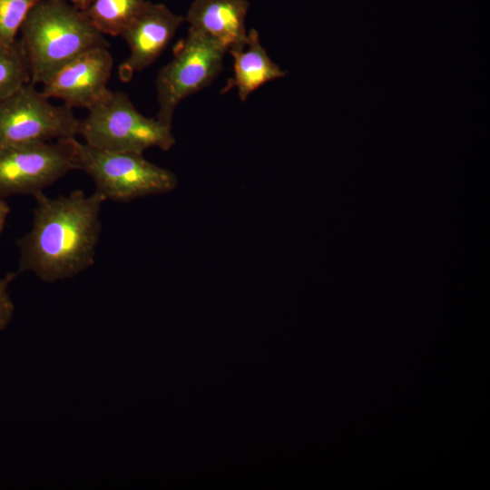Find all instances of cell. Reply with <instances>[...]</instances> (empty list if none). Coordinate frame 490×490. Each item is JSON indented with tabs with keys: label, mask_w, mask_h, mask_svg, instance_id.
Returning a JSON list of instances; mask_svg holds the SVG:
<instances>
[{
	"label": "cell",
	"mask_w": 490,
	"mask_h": 490,
	"mask_svg": "<svg viewBox=\"0 0 490 490\" xmlns=\"http://www.w3.org/2000/svg\"><path fill=\"white\" fill-rule=\"evenodd\" d=\"M77 169L93 181L95 191L106 201L167 193L178 184L176 175L143 157V153L111 152L73 139Z\"/></svg>",
	"instance_id": "277c9868"
},
{
	"label": "cell",
	"mask_w": 490,
	"mask_h": 490,
	"mask_svg": "<svg viewBox=\"0 0 490 490\" xmlns=\"http://www.w3.org/2000/svg\"><path fill=\"white\" fill-rule=\"evenodd\" d=\"M183 22L182 15L172 13L165 5L146 1L120 35L128 44L130 54L119 67V77L127 82L152 64Z\"/></svg>",
	"instance_id": "9c48e42d"
},
{
	"label": "cell",
	"mask_w": 490,
	"mask_h": 490,
	"mask_svg": "<svg viewBox=\"0 0 490 490\" xmlns=\"http://www.w3.org/2000/svg\"><path fill=\"white\" fill-rule=\"evenodd\" d=\"M30 230L16 242L18 274L33 272L44 282H56L91 268L96 256L106 200L97 191L74 190L66 195L34 196Z\"/></svg>",
	"instance_id": "6da1fadb"
},
{
	"label": "cell",
	"mask_w": 490,
	"mask_h": 490,
	"mask_svg": "<svg viewBox=\"0 0 490 490\" xmlns=\"http://www.w3.org/2000/svg\"><path fill=\"white\" fill-rule=\"evenodd\" d=\"M31 83L30 71L19 41L0 45V101Z\"/></svg>",
	"instance_id": "4fadbf2b"
},
{
	"label": "cell",
	"mask_w": 490,
	"mask_h": 490,
	"mask_svg": "<svg viewBox=\"0 0 490 490\" xmlns=\"http://www.w3.org/2000/svg\"><path fill=\"white\" fill-rule=\"evenodd\" d=\"M230 54L233 57V76L228 80L221 93L236 89L242 102L263 84L283 78L288 74L271 60L255 29L248 32L246 45Z\"/></svg>",
	"instance_id": "8fae6325"
},
{
	"label": "cell",
	"mask_w": 490,
	"mask_h": 490,
	"mask_svg": "<svg viewBox=\"0 0 490 490\" xmlns=\"http://www.w3.org/2000/svg\"><path fill=\"white\" fill-rule=\"evenodd\" d=\"M17 275V272H11L0 278V332L13 317L14 304L8 293V287Z\"/></svg>",
	"instance_id": "9a60e30c"
},
{
	"label": "cell",
	"mask_w": 490,
	"mask_h": 490,
	"mask_svg": "<svg viewBox=\"0 0 490 490\" xmlns=\"http://www.w3.org/2000/svg\"><path fill=\"white\" fill-rule=\"evenodd\" d=\"M113 58L108 46L88 50L56 71L42 85L47 98L63 101L70 108L90 109L111 91L108 82Z\"/></svg>",
	"instance_id": "ba28073f"
},
{
	"label": "cell",
	"mask_w": 490,
	"mask_h": 490,
	"mask_svg": "<svg viewBox=\"0 0 490 490\" xmlns=\"http://www.w3.org/2000/svg\"><path fill=\"white\" fill-rule=\"evenodd\" d=\"M226 52L207 36L188 30L173 58L158 73L156 118L172 126L175 109L186 97L209 86L220 74Z\"/></svg>",
	"instance_id": "5b68a950"
},
{
	"label": "cell",
	"mask_w": 490,
	"mask_h": 490,
	"mask_svg": "<svg viewBox=\"0 0 490 490\" xmlns=\"http://www.w3.org/2000/svg\"><path fill=\"white\" fill-rule=\"evenodd\" d=\"M146 0H92L83 12L103 35L120 36Z\"/></svg>",
	"instance_id": "7c38bea8"
},
{
	"label": "cell",
	"mask_w": 490,
	"mask_h": 490,
	"mask_svg": "<svg viewBox=\"0 0 490 490\" xmlns=\"http://www.w3.org/2000/svg\"><path fill=\"white\" fill-rule=\"evenodd\" d=\"M40 0H0V45L16 43V35L32 8Z\"/></svg>",
	"instance_id": "5bb4252c"
},
{
	"label": "cell",
	"mask_w": 490,
	"mask_h": 490,
	"mask_svg": "<svg viewBox=\"0 0 490 490\" xmlns=\"http://www.w3.org/2000/svg\"><path fill=\"white\" fill-rule=\"evenodd\" d=\"M249 7L248 0H194L184 19L189 29L207 36L230 54L247 44Z\"/></svg>",
	"instance_id": "30bf717a"
},
{
	"label": "cell",
	"mask_w": 490,
	"mask_h": 490,
	"mask_svg": "<svg viewBox=\"0 0 490 490\" xmlns=\"http://www.w3.org/2000/svg\"><path fill=\"white\" fill-rule=\"evenodd\" d=\"M87 111L78 135L93 147L143 153L152 147L168 151L175 143L172 126L142 114L124 93L111 90Z\"/></svg>",
	"instance_id": "3957f363"
},
{
	"label": "cell",
	"mask_w": 490,
	"mask_h": 490,
	"mask_svg": "<svg viewBox=\"0 0 490 490\" xmlns=\"http://www.w3.org/2000/svg\"><path fill=\"white\" fill-rule=\"evenodd\" d=\"M10 207L8 204L0 197V234L4 230L5 221L8 214L10 213Z\"/></svg>",
	"instance_id": "2e32d148"
},
{
	"label": "cell",
	"mask_w": 490,
	"mask_h": 490,
	"mask_svg": "<svg viewBox=\"0 0 490 490\" xmlns=\"http://www.w3.org/2000/svg\"><path fill=\"white\" fill-rule=\"evenodd\" d=\"M18 40L31 83L43 84L82 54L109 44L84 13L65 0H40L23 24Z\"/></svg>",
	"instance_id": "7a4b0ae2"
},
{
	"label": "cell",
	"mask_w": 490,
	"mask_h": 490,
	"mask_svg": "<svg viewBox=\"0 0 490 490\" xmlns=\"http://www.w3.org/2000/svg\"><path fill=\"white\" fill-rule=\"evenodd\" d=\"M73 139L0 148V197H34L68 172L78 170Z\"/></svg>",
	"instance_id": "52a82bcc"
},
{
	"label": "cell",
	"mask_w": 490,
	"mask_h": 490,
	"mask_svg": "<svg viewBox=\"0 0 490 490\" xmlns=\"http://www.w3.org/2000/svg\"><path fill=\"white\" fill-rule=\"evenodd\" d=\"M67 1L81 11L85 10L87 6L90 5V3L92 2V0H67Z\"/></svg>",
	"instance_id": "e0dca14e"
},
{
	"label": "cell",
	"mask_w": 490,
	"mask_h": 490,
	"mask_svg": "<svg viewBox=\"0 0 490 490\" xmlns=\"http://www.w3.org/2000/svg\"><path fill=\"white\" fill-rule=\"evenodd\" d=\"M79 124L72 108L54 105L32 83L0 101V148L76 138Z\"/></svg>",
	"instance_id": "8992f818"
}]
</instances>
